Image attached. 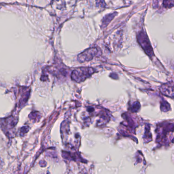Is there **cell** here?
I'll use <instances>...</instances> for the list:
<instances>
[{
	"label": "cell",
	"instance_id": "3",
	"mask_svg": "<svg viewBox=\"0 0 174 174\" xmlns=\"http://www.w3.org/2000/svg\"><path fill=\"white\" fill-rule=\"evenodd\" d=\"M98 53V50L96 48H93L86 49L85 51L79 55L78 59L81 63L88 61L93 59L94 56Z\"/></svg>",
	"mask_w": 174,
	"mask_h": 174
},
{
	"label": "cell",
	"instance_id": "4",
	"mask_svg": "<svg viewBox=\"0 0 174 174\" xmlns=\"http://www.w3.org/2000/svg\"><path fill=\"white\" fill-rule=\"evenodd\" d=\"M160 91L165 96L174 98V84L167 83L163 84L160 87Z\"/></svg>",
	"mask_w": 174,
	"mask_h": 174
},
{
	"label": "cell",
	"instance_id": "5",
	"mask_svg": "<svg viewBox=\"0 0 174 174\" xmlns=\"http://www.w3.org/2000/svg\"><path fill=\"white\" fill-rule=\"evenodd\" d=\"M3 124L4 125L5 128H8V129H11L13 128H14L15 126L16 125V120L13 118H8L6 120L4 121Z\"/></svg>",
	"mask_w": 174,
	"mask_h": 174
},
{
	"label": "cell",
	"instance_id": "6",
	"mask_svg": "<svg viewBox=\"0 0 174 174\" xmlns=\"http://www.w3.org/2000/svg\"><path fill=\"white\" fill-rule=\"evenodd\" d=\"M174 1H169V4H168L167 1H163V5L165 7L171 8L174 6Z\"/></svg>",
	"mask_w": 174,
	"mask_h": 174
},
{
	"label": "cell",
	"instance_id": "1",
	"mask_svg": "<svg viewBox=\"0 0 174 174\" xmlns=\"http://www.w3.org/2000/svg\"><path fill=\"white\" fill-rule=\"evenodd\" d=\"M94 72V70L92 67H79L73 70L71 74V78L75 81L81 82L90 77Z\"/></svg>",
	"mask_w": 174,
	"mask_h": 174
},
{
	"label": "cell",
	"instance_id": "2",
	"mask_svg": "<svg viewBox=\"0 0 174 174\" xmlns=\"http://www.w3.org/2000/svg\"><path fill=\"white\" fill-rule=\"evenodd\" d=\"M138 42L146 54L152 57L154 56L153 50L149 41L147 35L144 31L139 32L138 35Z\"/></svg>",
	"mask_w": 174,
	"mask_h": 174
},
{
	"label": "cell",
	"instance_id": "7",
	"mask_svg": "<svg viewBox=\"0 0 174 174\" xmlns=\"http://www.w3.org/2000/svg\"><path fill=\"white\" fill-rule=\"evenodd\" d=\"M28 128L27 127H22V128L21 129V135H23L24 134H25V133L27 132V131L28 130Z\"/></svg>",
	"mask_w": 174,
	"mask_h": 174
}]
</instances>
